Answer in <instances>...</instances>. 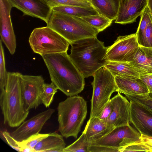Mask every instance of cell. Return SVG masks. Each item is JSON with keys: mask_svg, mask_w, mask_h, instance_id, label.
<instances>
[{"mask_svg": "<svg viewBox=\"0 0 152 152\" xmlns=\"http://www.w3.org/2000/svg\"><path fill=\"white\" fill-rule=\"evenodd\" d=\"M21 74L18 72H8L4 91L0 96L4 123L7 124L11 127L19 126L24 121L29 113L24 106Z\"/></svg>", "mask_w": 152, "mask_h": 152, "instance_id": "cell-3", "label": "cell"}, {"mask_svg": "<svg viewBox=\"0 0 152 152\" xmlns=\"http://www.w3.org/2000/svg\"><path fill=\"white\" fill-rule=\"evenodd\" d=\"M55 111L54 109L50 108L37 114L24 121L11 135L16 140L20 142L39 133Z\"/></svg>", "mask_w": 152, "mask_h": 152, "instance_id": "cell-11", "label": "cell"}, {"mask_svg": "<svg viewBox=\"0 0 152 152\" xmlns=\"http://www.w3.org/2000/svg\"><path fill=\"white\" fill-rule=\"evenodd\" d=\"M148 95L152 99V92L149 93L148 94Z\"/></svg>", "mask_w": 152, "mask_h": 152, "instance_id": "cell-39", "label": "cell"}, {"mask_svg": "<svg viewBox=\"0 0 152 152\" xmlns=\"http://www.w3.org/2000/svg\"><path fill=\"white\" fill-rule=\"evenodd\" d=\"M58 88L52 82L50 84L45 83L41 96V100L46 107H49L53 101L54 96Z\"/></svg>", "mask_w": 152, "mask_h": 152, "instance_id": "cell-29", "label": "cell"}, {"mask_svg": "<svg viewBox=\"0 0 152 152\" xmlns=\"http://www.w3.org/2000/svg\"><path fill=\"white\" fill-rule=\"evenodd\" d=\"M93 76V93L90 118L98 117L110 100L112 94L118 92L115 77L104 67L97 70Z\"/></svg>", "mask_w": 152, "mask_h": 152, "instance_id": "cell-7", "label": "cell"}, {"mask_svg": "<svg viewBox=\"0 0 152 152\" xmlns=\"http://www.w3.org/2000/svg\"><path fill=\"white\" fill-rule=\"evenodd\" d=\"M12 7L8 0H0L1 39L12 55L16 49V37L10 17Z\"/></svg>", "mask_w": 152, "mask_h": 152, "instance_id": "cell-12", "label": "cell"}, {"mask_svg": "<svg viewBox=\"0 0 152 152\" xmlns=\"http://www.w3.org/2000/svg\"><path fill=\"white\" fill-rule=\"evenodd\" d=\"M110 99L112 104L111 114L106 122L116 127L129 124L130 102L119 92Z\"/></svg>", "mask_w": 152, "mask_h": 152, "instance_id": "cell-15", "label": "cell"}, {"mask_svg": "<svg viewBox=\"0 0 152 152\" xmlns=\"http://www.w3.org/2000/svg\"><path fill=\"white\" fill-rule=\"evenodd\" d=\"M101 15L113 21L117 18L121 0H88Z\"/></svg>", "mask_w": 152, "mask_h": 152, "instance_id": "cell-21", "label": "cell"}, {"mask_svg": "<svg viewBox=\"0 0 152 152\" xmlns=\"http://www.w3.org/2000/svg\"><path fill=\"white\" fill-rule=\"evenodd\" d=\"M69 56L84 78L93 75L109 62L106 59L107 47L97 37L82 39L70 43Z\"/></svg>", "mask_w": 152, "mask_h": 152, "instance_id": "cell-2", "label": "cell"}, {"mask_svg": "<svg viewBox=\"0 0 152 152\" xmlns=\"http://www.w3.org/2000/svg\"><path fill=\"white\" fill-rule=\"evenodd\" d=\"M87 107L86 101L77 95L68 97L59 103L58 131L63 137H77L87 115Z\"/></svg>", "mask_w": 152, "mask_h": 152, "instance_id": "cell-4", "label": "cell"}, {"mask_svg": "<svg viewBox=\"0 0 152 152\" xmlns=\"http://www.w3.org/2000/svg\"><path fill=\"white\" fill-rule=\"evenodd\" d=\"M104 67L114 77L119 75L140 77V74L129 63L109 61Z\"/></svg>", "mask_w": 152, "mask_h": 152, "instance_id": "cell-22", "label": "cell"}, {"mask_svg": "<svg viewBox=\"0 0 152 152\" xmlns=\"http://www.w3.org/2000/svg\"><path fill=\"white\" fill-rule=\"evenodd\" d=\"M147 6L148 7L151 15L152 16V0H148Z\"/></svg>", "mask_w": 152, "mask_h": 152, "instance_id": "cell-38", "label": "cell"}, {"mask_svg": "<svg viewBox=\"0 0 152 152\" xmlns=\"http://www.w3.org/2000/svg\"><path fill=\"white\" fill-rule=\"evenodd\" d=\"M13 7L28 15L39 18L47 23L52 10L45 0H8Z\"/></svg>", "mask_w": 152, "mask_h": 152, "instance_id": "cell-13", "label": "cell"}, {"mask_svg": "<svg viewBox=\"0 0 152 152\" xmlns=\"http://www.w3.org/2000/svg\"><path fill=\"white\" fill-rule=\"evenodd\" d=\"M143 46L152 48V19L148 23L145 31Z\"/></svg>", "mask_w": 152, "mask_h": 152, "instance_id": "cell-33", "label": "cell"}, {"mask_svg": "<svg viewBox=\"0 0 152 152\" xmlns=\"http://www.w3.org/2000/svg\"><path fill=\"white\" fill-rule=\"evenodd\" d=\"M139 142L146 148L147 152H152V137L141 134Z\"/></svg>", "mask_w": 152, "mask_h": 152, "instance_id": "cell-36", "label": "cell"}, {"mask_svg": "<svg viewBox=\"0 0 152 152\" xmlns=\"http://www.w3.org/2000/svg\"><path fill=\"white\" fill-rule=\"evenodd\" d=\"M8 72L6 67L4 53L1 40H0V95L3 94L8 77Z\"/></svg>", "mask_w": 152, "mask_h": 152, "instance_id": "cell-30", "label": "cell"}, {"mask_svg": "<svg viewBox=\"0 0 152 152\" xmlns=\"http://www.w3.org/2000/svg\"><path fill=\"white\" fill-rule=\"evenodd\" d=\"M90 25L101 32L111 24L113 21L100 14L83 16L81 18Z\"/></svg>", "mask_w": 152, "mask_h": 152, "instance_id": "cell-24", "label": "cell"}, {"mask_svg": "<svg viewBox=\"0 0 152 152\" xmlns=\"http://www.w3.org/2000/svg\"><path fill=\"white\" fill-rule=\"evenodd\" d=\"M140 75L152 73V48L140 46L129 63Z\"/></svg>", "mask_w": 152, "mask_h": 152, "instance_id": "cell-19", "label": "cell"}, {"mask_svg": "<svg viewBox=\"0 0 152 152\" xmlns=\"http://www.w3.org/2000/svg\"><path fill=\"white\" fill-rule=\"evenodd\" d=\"M22 90L25 109L27 111L37 108L42 103L41 96L45 84L41 75L21 74Z\"/></svg>", "mask_w": 152, "mask_h": 152, "instance_id": "cell-10", "label": "cell"}, {"mask_svg": "<svg viewBox=\"0 0 152 152\" xmlns=\"http://www.w3.org/2000/svg\"><path fill=\"white\" fill-rule=\"evenodd\" d=\"M130 121L141 134L152 137V111L130 101Z\"/></svg>", "mask_w": 152, "mask_h": 152, "instance_id": "cell-14", "label": "cell"}, {"mask_svg": "<svg viewBox=\"0 0 152 152\" xmlns=\"http://www.w3.org/2000/svg\"><path fill=\"white\" fill-rule=\"evenodd\" d=\"M90 142L83 132L75 142L65 147L63 152H88Z\"/></svg>", "mask_w": 152, "mask_h": 152, "instance_id": "cell-26", "label": "cell"}, {"mask_svg": "<svg viewBox=\"0 0 152 152\" xmlns=\"http://www.w3.org/2000/svg\"><path fill=\"white\" fill-rule=\"evenodd\" d=\"M53 11L61 12L80 18L83 16L99 14L94 7L76 6H60L52 8Z\"/></svg>", "mask_w": 152, "mask_h": 152, "instance_id": "cell-23", "label": "cell"}, {"mask_svg": "<svg viewBox=\"0 0 152 152\" xmlns=\"http://www.w3.org/2000/svg\"><path fill=\"white\" fill-rule=\"evenodd\" d=\"M46 24L47 26L70 43L82 39L97 37L99 33L81 18L53 10Z\"/></svg>", "mask_w": 152, "mask_h": 152, "instance_id": "cell-5", "label": "cell"}, {"mask_svg": "<svg viewBox=\"0 0 152 152\" xmlns=\"http://www.w3.org/2000/svg\"><path fill=\"white\" fill-rule=\"evenodd\" d=\"M118 92L125 94L146 95L149 93L145 84L139 77L128 75L115 77Z\"/></svg>", "mask_w": 152, "mask_h": 152, "instance_id": "cell-17", "label": "cell"}, {"mask_svg": "<svg viewBox=\"0 0 152 152\" xmlns=\"http://www.w3.org/2000/svg\"><path fill=\"white\" fill-rule=\"evenodd\" d=\"M51 8L60 6H76L94 7L88 0H45Z\"/></svg>", "mask_w": 152, "mask_h": 152, "instance_id": "cell-27", "label": "cell"}, {"mask_svg": "<svg viewBox=\"0 0 152 152\" xmlns=\"http://www.w3.org/2000/svg\"><path fill=\"white\" fill-rule=\"evenodd\" d=\"M152 19L148 6L145 7L140 15V19L136 34L140 46H144L145 31L148 23Z\"/></svg>", "mask_w": 152, "mask_h": 152, "instance_id": "cell-25", "label": "cell"}, {"mask_svg": "<svg viewBox=\"0 0 152 152\" xmlns=\"http://www.w3.org/2000/svg\"><path fill=\"white\" fill-rule=\"evenodd\" d=\"M29 42L33 52L42 56L45 55L67 52L70 42L48 26L34 28Z\"/></svg>", "mask_w": 152, "mask_h": 152, "instance_id": "cell-8", "label": "cell"}, {"mask_svg": "<svg viewBox=\"0 0 152 152\" xmlns=\"http://www.w3.org/2000/svg\"><path fill=\"white\" fill-rule=\"evenodd\" d=\"M112 108V103L110 99L98 117L101 120L106 122L111 114Z\"/></svg>", "mask_w": 152, "mask_h": 152, "instance_id": "cell-35", "label": "cell"}, {"mask_svg": "<svg viewBox=\"0 0 152 152\" xmlns=\"http://www.w3.org/2000/svg\"><path fill=\"white\" fill-rule=\"evenodd\" d=\"M49 134L39 133L33 135L22 141H18V143L22 150V152H30L31 149L34 152V148L41 140L47 137Z\"/></svg>", "mask_w": 152, "mask_h": 152, "instance_id": "cell-28", "label": "cell"}, {"mask_svg": "<svg viewBox=\"0 0 152 152\" xmlns=\"http://www.w3.org/2000/svg\"><path fill=\"white\" fill-rule=\"evenodd\" d=\"M141 134L129 124L115 127L108 134L90 142V152H122L129 145L140 141Z\"/></svg>", "mask_w": 152, "mask_h": 152, "instance_id": "cell-6", "label": "cell"}, {"mask_svg": "<svg viewBox=\"0 0 152 152\" xmlns=\"http://www.w3.org/2000/svg\"><path fill=\"white\" fill-rule=\"evenodd\" d=\"M63 137L56 132L49 133L37 144L34 150V152H63L66 144Z\"/></svg>", "mask_w": 152, "mask_h": 152, "instance_id": "cell-20", "label": "cell"}, {"mask_svg": "<svg viewBox=\"0 0 152 152\" xmlns=\"http://www.w3.org/2000/svg\"><path fill=\"white\" fill-rule=\"evenodd\" d=\"M139 46L136 33L120 36L112 45L107 47L106 59L109 62L130 63Z\"/></svg>", "mask_w": 152, "mask_h": 152, "instance_id": "cell-9", "label": "cell"}, {"mask_svg": "<svg viewBox=\"0 0 152 152\" xmlns=\"http://www.w3.org/2000/svg\"><path fill=\"white\" fill-rule=\"evenodd\" d=\"M129 101L138 103L152 111V99L148 95L125 94Z\"/></svg>", "mask_w": 152, "mask_h": 152, "instance_id": "cell-31", "label": "cell"}, {"mask_svg": "<svg viewBox=\"0 0 152 152\" xmlns=\"http://www.w3.org/2000/svg\"><path fill=\"white\" fill-rule=\"evenodd\" d=\"M139 78L146 86L149 93L152 92V73L140 75Z\"/></svg>", "mask_w": 152, "mask_h": 152, "instance_id": "cell-37", "label": "cell"}, {"mask_svg": "<svg viewBox=\"0 0 152 152\" xmlns=\"http://www.w3.org/2000/svg\"><path fill=\"white\" fill-rule=\"evenodd\" d=\"M2 134L7 144L13 149L19 152H22V150L19 145L18 141L14 139L8 132L5 131Z\"/></svg>", "mask_w": 152, "mask_h": 152, "instance_id": "cell-32", "label": "cell"}, {"mask_svg": "<svg viewBox=\"0 0 152 152\" xmlns=\"http://www.w3.org/2000/svg\"><path fill=\"white\" fill-rule=\"evenodd\" d=\"M114 128L98 117H93L89 118L83 132L90 142L105 135Z\"/></svg>", "mask_w": 152, "mask_h": 152, "instance_id": "cell-18", "label": "cell"}, {"mask_svg": "<svg viewBox=\"0 0 152 152\" xmlns=\"http://www.w3.org/2000/svg\"><path fill=\"white\" fill-rule=\"evenodd\" d=\"M148 0H121L118 15L114 22L121 24L136 21L147 6Z\"/></svg>", "mask_w": 152, "mask_h": 152, "instance_id": "cell-16", "label": "cell"}, {"mask_svg": "<svg viewBox=\"0 0 152 152\" xmlns=\"http://www.w3.org/2000/svg\"><path fill=\"white\" fill-rule=\"evenodd\" d=\"M139 141L132 143L127 146L123 150L122 152H147L146 148L140 143Z\"/></svg>", "mask_w": 152, "mask_h": 152, "instance_id": "cell-34", "label": "cell"}, {"mask_svg": "<svg viewBox=\"0 0 152 152\" xmlns=\"http://www.w3.org/2000/svg\"><path fill=\"white\" fill-rule=\"evenodd\" d=\"M52 82L68 97L77 95L83 90L84 77L67 52L42 56Z\"/></svg>", "mask_w": 152, "mask_h": 152, "instance_id": "cell-1", "label": "cell"}]
</instances>
